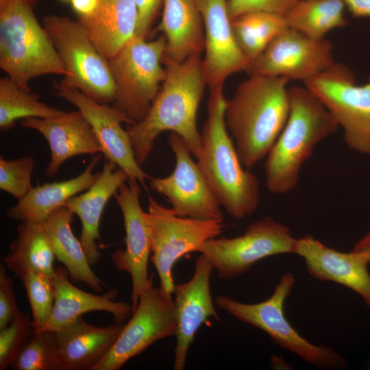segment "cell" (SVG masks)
<instances>
[{"label": "cell", "mask_w": 370, "mask_h": 370, "mask_svg": "<svg viewBox=\"0 0 370 370\" xmlns=\"http://www.w3.org/2000/svg\"><path fill=\"white\" fill-rule=\"evenodd\" d=\"M78 21L110 60L136 35L138 11L134 0H99L94 13Z\"/></svg>", "instance_id": "d4e9b609"}, {"label": "cell", "mask_w": 370, "mask_h": 370, "mask_svg": "<svg viewBox=\"0 0 370 370\" xmlns=\"http://www.w3.org/2000/svg\"><path fill=\"white\" fill-rule=\"evenodd\" d=\"M204 30L203 67L209 88L224 84L234 73L247 71L250 62L240 49L227 0H197Z\"/></svg>", "instance_id": "e0dca14e"}, {"label": "cell", "mask_w": 370, "mask_h": 370, "mask_svg": "<svg viewBox=\"0 0 370 370\" xmlns=\"http://www.w3.org/2000/svg\"><path fill=\"white\" fill-rule=\"evenodd\" d=\"M294 254L304 259L312 277L350 288L370 308V258L367 254L352 249L338 251L309 234L296 238Z\"/></svg>", "instance_id": "d6986e66"}, {"label": "cell", "mask_w": 370, "mask_h": 370, "mask_svg": "<svg viewBox=\"0 0 370 370\" xmlns=\"http://www.w3.org/2000/svg\"><path fill=\"white\" fill-rule=\"evenodd\" d=\"M295 242L286 225L264 217L250 224L242 235L206 241L199 252L210 262L220 278L230 280L246 273L262 259L294 254Z\"/></svg>", "instance_id": "8fae6325"}, {"label": "cell", "mask_w": 370, "mask_h": 370, "mask_svg": "<svg viewBox=\"0 0 370 370\" xmlns=\"http://www.w3.org/2000/svg\"><path fill=\"white\" fill-rule=\"evenodd\" d=\"M42 24L69 73L60 84L77 88L98 103H113L116 90L109 60L79 21L48 15Z\"/></svg>", "instance_id": "ba28073f"}, {"label": "cell", "mask_w": 370, "mask_h": 370, "mask_svg": "<svg viewBox=\"0 0 370 370\" xmlns=\"http://www.w3.org/2000/svg\"><path fill=\"white\" fill-rule=\"evenodd\" d=\"M64 112L40 101L37 95L21 88L8 76L0 79L1 131L13 128L20 119L50 118Z\"/></svg>", "instance_id": "4dcf8cb0"}, {"label": "cell", "mask_w": 370, "mask_h": 370, "mask_svg": "<svg viewBox=\"0 0 370 370\" xmlns=\"http://www.w3.org/2000/svg\"><path fill=\"white\" fill-rule=\"evenodd\" d=\"M38 0L0 2V68L21 88L44 75H69L49 34L34 8Z\"/></svg>", "instance_id": "5b68a950"}, {"label": "cell", "mask_w": 370, "mask_h": 370, "mask_svg": "<svg viewBox=\"0 0 370 370\" xmlns=\"http://www.w3.org/2000/svg\"><path fill=\"white\" fill-rule=\"evenodd\" d=\"M156 31L166 38L164 58L181 62L204 50V30L197 0H163Z\"/></svg>", "instance_id": "cb8c5ba5"}, {"label": "cell", "mask_w": 370, "mask_h": 370, "mask_svg": "<svg viewBox=\"0 0 370 370\" xmlns=\"http://www.w3.org/2000/svg\"><path fill=\"white\" fill-rule=\"evenodd\" d=\"M343 2L352 17H370V0H343Z\"/></svg>", "instance_id": "f35d334b"}, {"label": "cell", "mask_w": 370, "mask_h": 370, "mask_svg": "<svg viewBox=\"0 0 370 370\" xmlns=\"http://www.w3.org/2000/svg\"><path fill=\"white\" fill-rule=\"evenodd\" d=\"M213 269L210 262L201 254L195 260L190 280L175 284L173 303L177 323L175 370L184 369L189 347L201 325L210 317L220 320L210 288V277Z\"/></svg>", "instance_id": "ac0fdd59"}, {"label": "cell", "mask_w": 370, "mask_h": 370, "mask_svg": "<svg viewBox=\"0 0 370 370\" xmlns=\"http://www.w3.org/2000/svg\"><path fill=\"white\" fill-rule=\"evenodd\" d=\"M5 266L0 264V330L10 325L21 312L16 304L13 280L7 275Z\"/></svg>", "instance_id": "8d00e7d4"}, {"label": "cell", "mask_w": 370, "mask_h": 370, "mask_svg": "<svg viewBox=\"0 0 370 370\" xmlns=\"http://www.w3.org/2000/svg\"><path fill=\"white\" fill-rule=\"evenodd\" d=\"M64 1H67V0H64ZM70 1V0H69Z\"/></svg>", "instance_id": "7bdbcfd3"}, {"label": "cell", "mask_w": 370, "mask_h": 370, "mask_svg": "<svg viewBox=\"0 0 370 370\" xmlns=\"http://www.w3.org/2000/svg\"><path fill=\"white\" fill-rule=\"evenodd\" d=\"M16 230L17 236L3 258L5 266L20 278L29 271L42 273L53 278L56 257L45 222L23 221Z\"/></svg>", "instance_id": "83f0119b"}, {"label": "cell", "mask_w": 370, "mask_h": 370, "mask_svg": "<svg viewBox=\"0 0 370 370\" xmlns=\"http://www.w3.org/2000/svg\"><path fill=\"white\" fill-rule=\"evenodd\" d=\"M168 143L175 155V169L166 177L151 178V188L164 195L179 217L223 221L221 206L184 140L172 132Z\"/></svg>", "instance_id": "4fadbf2b"}, {"label": "cell", "mask_w": 370, "mask_h": 370, "mask_svg": "<svg viewBox=\"0 0 370 370\" xmlns=\"http://www.w3.org/2000/svg\"><path fill=\"white\" fill-rule=\"evenodd\" d=\"M11 367L14 370H64L54 332L34 330Z\"/></svg>", "instance_id": "1f68e13d"}, {"label": "cell", "mask_w": 370, "mask_h": 370, "mask_svg": "<svg viewBox=\"0 0 370 370\" xmlns=\"http://www.w3.org/2000/svg\"><path fill=\"white\" fill-rule=\"evenodd\" d=\"M4 1V0H0V2H1V1Z\"/></svg>", "instance_id": "b9f144b4"}, {"label": "cell", "mask_w": 370, "mask_h": 370, "mask_svg": "<svg viewBox=\"0 0 370 370\" xmlns=\"http://www.w3.org/2000/svg\"><path fill=\"white\" fill-rule=\"evenodd\" d=\"M176 330L172 294L151 286L140 294L130 321L92 370H118L156 341L175 335Z\"/></svg>", "instance_id": "7c38bea8"}, {"label": "cell", "mask_w": 370, "mask_h": 370, "mask_svg": "<svg viewBox=\"0 0 370 370\" xmlns=\"http://www.w3.org/2000/svg\"><path fill=\"white\" fill-rule=\"evenodd\" d=\"M56 90L59 97L76 106L89 122L106 160L123 170L129 180H136L147 188L145 181L149 177L137 163L129 134L121 125L131 124L127 116L113 106L91 99L77 88L58 84Z\"/></svg>", "instance_id": "2e32d148"}, {"label": "cell", "mask_w": 370, "mask_h": 370, "mask_svg": "<svg viewBox=\"0 0 370 370\" xmlns=\"http://www.w3.org/2000/svg\"><path fill=\"white\" fill-rule=\"evenodd\" d=\"M21 125L38 131L47 140L51 151L45 172L47 177L55 175L62 164L73 156L102 153L90 124L79 110L50 118H26Z\"/></svg>", "instance_id": "ffe728a7"}, {"label": "cell", "mask_w": 370, "mask_h": 370, "mask_svg": "<svg viewBox=\"0 0 370 370\" xmlns=\"http://www.w3.org/2000/svg\"><path fill=\"white\" fill-rule=\"evenodd\" d=\"M165 50L164 36L147 40L135 35L108 60L116 90L112 106L125 114L131 124L144 119L160 89L166 76L162 66Z\"/></svg>", "instance_id": "52a82bcc"}, {"label": "cell", "mask_w": 370, "mask_h": 370, "mask_svg": "<svg viewBox=\"0 0 370 370\" xmlns=\"http://www.w3.org/2000/svg\"><path fill=\"white\" fill-rule=\"evenodd\" d=\"M295 284L294 275L282 274L271 295L256 304H245L228 296L218 295L219 308L242 322L265 332L280 347L305 362L322 369H345V358L325 345H316L304 338L292 326L284 313V304Z\"/></svg>", "instance_id": "8992f818"}, {"label": "cell", "mask_w": 370, "mask_h": 370, "mask_svg": "<svg viewBox=\"0 0 370 370\" xmlns=\"http://www.w3.org/2000/svg\"><path fill=\"white\" fill-rule=\"evenodd\" d=\"M166 76L144 119L127 125L137 163L148 159L158 135L171 131L180 135L197 158L201 151L197 114L207 86L201 54L181 62L163 58Z\"/></svg>", "instance_id": "6da1fadb"}, {"label": "cell", "mask_w": 370, "mask_h": 370, "mask_svg": "<svg viewBox=\"0 0 370 370\" xmlns=\"http://www.w3.org/2000/svg\"><path fill=\"white\" fill-rule=\"evenodd\" d=\"M304 83L343 128L346 145L361 154H370V77L358 85L347 66L334 62Z\"/></svg>", "instance_id": "9c48e42d"}, {"label": "cell", "mask_w": 370, "mask_h": 370, "mask_svg": "<svg viewBox=\"0 0 370 370\" xmlns=\"http://www.w3.org/2000/svg\"><path fill=\"white\" fill-rule=\"evenodd\" d=\"M232 26L238 45L250 64L289 27L284 15L267 12L239 16L232 20Z\"/></svg>", "instance_id": "f546056e"}, {"label": "cell", "mask_w": 370, "mask_h": 370, "mask_svg": "<svg viewBox=\"0 0 370 370\" xmlns=\"http://www.w3.org/2000/svg\"><path fill=\"white\" fill-rule=\"evenodd\" d=\"M352 250L364 253L370 258V230L356 243Z\"/></svg>", "instance_id": "60d3db41"}, {"label": "cell", "mask_w": 370, "mask_h": 370, "mask_svg": "<svg viewBox=\"0 0 370 370\" xmlns=\"http://www.w3.org/2000/svg\"><path fill=\"white\" fill-rule=\"evenodd\" d=\"M73 10L79 17H86L96 10L99 0H70Z\"/></svg>", "instance_id": "ab89813d"}, {"label": "cell", "mask_w": 370, "mask_h": 370, "mask_svg": "<svg viewBox=\"0 0 370 370\" xmlns=\"http://www.w3.org/2000/svg\"><path fill=\"white\" fill-rule=\"evenodd\" d=\"M223 84L210 88L197 164L219 205L232 217L251 215L260 203L257 176L244 169L225 121Z\"/></svg>", "instance_id": "3957f363"}, {"label": "cell", "mask_w": 370, "mask_h": 370, "mask_svg": "<svg viewBox=\"0 0 370 370\" xmlns=\"http://www.w3.org/2000/svg\"><path fill=\"white\" fill-rule=\"evenodd\" d=\"M299 0H227L231 20L252 12L286 15Z\"/></svg>", "instance_id": "d590c367"}, {"label": "cell", "mask_w": 370, "mask_h": 370, "mask_svg": "<svg viewBox=\"0 0 370 370\" xmlns=\"http://www.w3.org/2000/svg\"><path fill=\"white\" fill-rule=\"evenodd\" d=\"M287 121L266 157L265 186L282 195L297 185L301 169L316 146L334 134L338 125L320 99L306 86L288 88Z\"/></svg>", "instance_id": "277c9868"}, {"label": "cell", "mask_w": 370, "mask_h": 370, "mask_svg": "<svg viewBox=\"0 0 370 370\" xmlns=\"http://www.w3.org/2000/svg\"><path fill=\"white\" fill-rule=\"evenodd\" d=\"M128 180L123 170L106 160L96 182L85 193L71 197L62 205L80 219V241L91 265L101 258L97 241L101 239L99 227L103 211L110 197Z\"/></svg>", "instance_id": "7402d4cb"}, {"label": "cell", "mask_w": 370, "mask_h": 370, "mask_svg": "<svg viewBox=\"0 0 370 370\" xmlns=\"http://www.w3.org/2000/svg\"><path fill=\"white\" fill-rule=\"evenodd\" d=\"M73 214L62 206L45 221L56 257L63 263L71 280L84 282L94 291L101 292L105 284L92 270L80 240L72 232L71 223Z\"/></svg>", "instance_id": "4316f807"}, {"label": "cell", "mask_w": 370, "mask_h": 370, "mask_svg": "<svg viewBox=\"0 0 370 370\" xmlns=\"http://www.w3.org/2000/svg\"><path fill=\"white\" fill-rule=\"evenodd\" d=\"M25 288L32 314V325L37 330L51 315L54 305L53 278L37 272L29 271L21 278Z\"/></svg>", "instance_id": "d6a6232c"}, {"label": "cell", "mask_w": 370, "mask_h": 370, "mask_svg": "<svg viewBox=\"0 0 370 370\" xmlns=\"http://www.w3.org/2000/svg\"><path fill=\"white\" fill-rule=\"evenodd\" d=\"M55 271L53 278L54 305L51 315L43 325L34 331L54 332L91 311L109 312L117 323H122L132 315V304L115 301L116 290H111L103 295L87 293L71 283L65 267L60 266L55 268Z\"/></svg>", "instance_id": "44dd1931"}, {"label": "cell", "mask_w": 370, "mask_h": 370, "mask_svg": "<svg viewBox=\"0 0 370 370\" xmlns=\"http://www.w3.org/2000/svg\"><path fill=\"white\" fill-rule=\"evenodd\" d=\"M140 193L138 181L128 180L114 195L123 217L125 248L115 251L111 258L119 271H125L131 276L133 311L140 294L153 286V275L148 276V260L151 251L150 227L148 213L140 204Z\"/></svg>", "instance_id": "9a60e30c"}, {"label": "cell", "mask_w": 370, "mask_h": 370, "mask_svg": "<svg viewBox=\"0 0 370 370\" xmlns=\"http://www.w3.org/2000/svg\"><path fill=\"white\" fill-rule=\"evenodd\" d=\"M333 45L292 28L275 38L248 67L249 75L282 77L304 82L324 71L335 62Z\"/></svg>", "instance_id": "5bb4252c"}, {"label": "cell", "mask_w": 370, "mask_h": 370, "mask_svg": "<svg viewBox=\"0 0 370 370\" xmlns=\"http://www.w3.org/2000/svg\"><path fill=\"white\" fill-rule=\"evenodd\" d=\"M345 9L343 0H299L285 17L290 28L319 40L328 32L347 25Z\"/></svg>", "instance_id": "f1b7e54d"}, {"label": "cell", "mask_w": 370, "mask_h": 370, "mask_svg": "<svg viewBox=\"0 0 370 370\" xmlns=\"http://www.w3.org/2000/svg\"><path fill=\"white\" fill-rule=\"evenodd\" d=\"M101 159V154L94 156L86 169L77 177L33 187L16 205L8 209V217L21 222H45L66 201L88 190L96 182L100 172L94 174L92 171Z\"/></svg>", "instance_id": "484cf974"}, {"label": "cell", "mask_w": 370, "mask_h": 370, "mask_svg": "<svg viewBox=\"0 0 370 370\" xmlns=\"http://www.w3.org/2000/svg\"><path fill=\"white\" fill-rule=\"evenodd\" d=\"M151 260L160 278V287L173 294L175 286L172 269L186 254L199 251L208 240L217 237L223 229V221L181 217L153 197H148Z\"/></svg>", "instance_id": "30bf717a"}, {"label": "cell", "mask_w": 370, "mask_h": 370, "mask_svg": "<svg viewBox=\"0 0 370 370\" xmlns=\"http://www.w3.org/2000/svg\"><path fill=\"white\" fill-rule=\"evenodd\" d=\"M124 325L116 322L98 327L86 323L80 317L54 332L64 370H92L110 351Z\"/></svg>", "instance_id": "603a6c76"}, {"label": "cell", "mask_w": 370, "mask_h": 370, "mask_svg": "<svg viewBox=\"0 0 370 370\" xmlns=\"http://www.w3.org/2000/svg\"><path fill=\"white\" fill-rule=\"evenodd\" d=\"M289 82L282 77L251 75L227 100L226 127L246 169L267 157L287 121Z\"/></svg>", "instance_id": "7a4b0ae2"}, {"label": "cell", "mask_w": 370, "mask_h": 370, "mask_svg": "<svg viewBox=\"0 0 370 370\" xmlns=\"http://www.w3.org/2000/svg\"><path fill=\"white\" fill-rule=\"evenodd\" d=\"M138 11L136 36H147L163 0H134Z\"/></svg>", "instance_id": "74e56055"}, {"label": "cell", "mask_w": 370, "mask_h": 370, "mask_svg": "<svg viewBox=\"0 0 370 370\" xmlns=\"http://www.w3.org/2000/svg\"><path fill=\"white\" fill-rule=\"evenodd\" d=\"M35 161L26 156L8 160L0 158V188L16 199L25 197L34 187L31 178Z\"/></svg>", "instance_id": "836d02e7"}, {"label": "cell", "mask_w": 370, "mask_h": 370, "mask_svg": "<svg viewBox=\"0 0 370 370\" xmlns=\"http://www.w3.org/2000/svg\"><path fill=\"white\" fill-rule=\"evenodd\" d=\"M33 321L21 312L5 328L0 330V369L11 367L20 350L34 332Z\"/></svg>", "instance_id": "e575fe53"}]
</instances>
